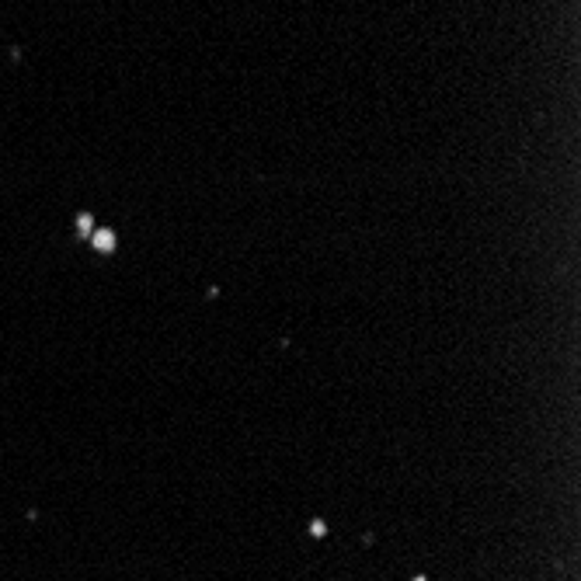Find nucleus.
<instances>
[{
    "instance_id": "2",
    "label": "nucleus",
    "mask_w": 581,
    "mask_h": 581,
    "mask_svg": "<svg viewBox=\"0 0 581 581\" xmlns=\"http://www.w3.org/2000/svg\"><path fill=\"white\" fill-rule=\"evenodd\" d=\"M77 230H81V234H91V230H94V220H91V216H81V220H77Z\"/></svg>"
},
{
    "instance_id": "1",
    "label": "nucleus",
    "mask_w": 581,
    "mask_h": 581,
    "mask_svg": "<svg viewBox=\"0 0 581 581\" xmlns=\"http://www.w3.org/2000/svg\"><path fill=\"white\" fill-rule=\"evenodd\" d=\"M91 244L98 251H115V234H112V230H98V234L91 237Z\"/></svg>"
}]
</instances>
